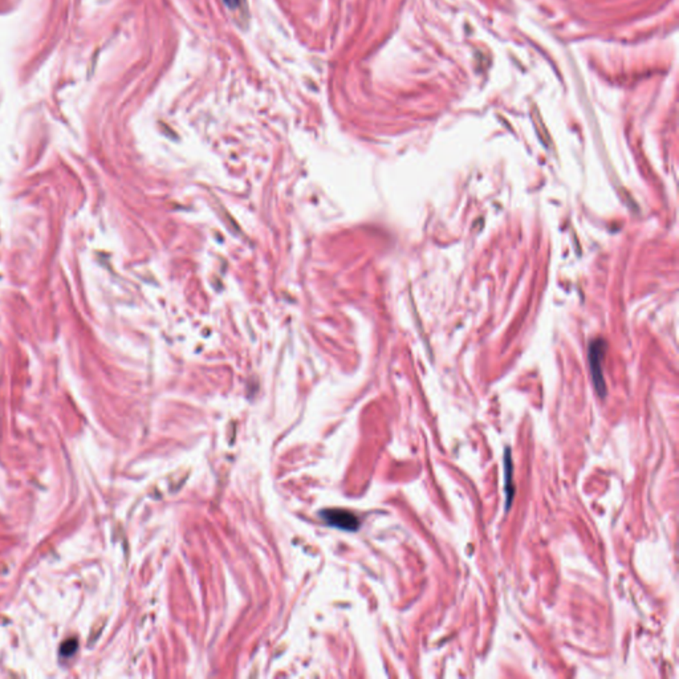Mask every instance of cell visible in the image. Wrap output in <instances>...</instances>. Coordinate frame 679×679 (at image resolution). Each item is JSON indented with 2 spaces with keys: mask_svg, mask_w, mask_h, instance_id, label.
I'll use <instances>...</instances> for the list:
<instances>
[{
  "mask_svg": "<svg viewBox=\"0 0 679 679\" xmlns=\"http://www.w3.org/2000/svg\"><path fill=\"white\" fill-rule=\"evenodd\" d=\"M224 3L231 7V8H235L239 4H240V0H224Z\"/></svg>",
  "mask_w": 679,
  "mask_h": 679,
  "instance_id": "5",
  "label": "cell"
},
{
  "mask_svg": "<svg viewBox=\"0 0 679 679\" xmlns=\"http://www.w3.org/2000/svg\"><path fill=\"white\" fill-rule=\"evenodd\" d=\"M76 650V642L73 640L68 641L65 645L63 646V653L65 655H69L71 653H73Z\"/></svg>",
  "mask_w": 679,
  "mask_h": 679,
  "instance_id": "4",
  "label": "cell"
},
{
  "mask_svg": "<svg viewBox=\"0 0 679 679\" xmlns=\"http://www.w3.org/2000/svg\"><path fill=\"white\" fill-rule=\"evenodd\" d=\"M605 350H606V344L601 338H596L590 343V347H589L590 373H592L595 389L601 398H604L606 395V383H605L604 373H602V363L605 359Z\"/></svg>",
  "mask_w": 679,
  "mask_h": 679,
  "instance_id": "1",
  "label": "cell"
},
{
  "mask_svg": "<svg viewBox=\"0 0 679 679\" xmlns=\"http://www.w3.org/2000/svg\"><path fill=\"white\" fill-rule=\"evenodd\" d=\"M323 519L332 527L347 531H356L360 525L359 518L345 509H327L323 512Z\"/></svg>",
  "mask_w": 679,
  "mask_h": 679,
  "instance_id": "2",
  "label": "cell"
},
{
  "mask_svg": "<svg viewBox=\"0 0 679 679\" xmlns=\"http://www.w3.org/2000/svg\"><path fill=\"white\" fill-rule=\"evenodd\" d=\"M505 494H506V511H508L512 506V500H514V495H515L514 464H512V457H511L509 449H506V453H505Z\"/></svg>",
  "mask_w": 679,
  "mask_h": 679,
  "instance_id": "3",
  "label": "cell"
}]
</instances>
